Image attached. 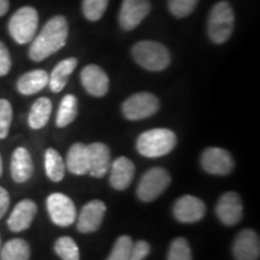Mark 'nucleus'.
<instances>
[{
  "label": "nucleus",
  "mask_w": 260,
  "mask_h": 260,
  "mask_svg": "<svg viewBox=\"0 0 260 260\" xmlns=\"http://www.w3.org/2000/svg\"><path fill=\"white\" fill-rule=\"evenodd\" d=\"M69 35V24L64 16H54L48 19L37 38L31 40L29 57L34 61L45 60L63 48Z\"/></svg>",
  "instance_id": "1"
},
{
  "label": "nucleus",
  "mask_w": 260,
  "mask_h": 260,
  "mask_svg": "<svg viewBox=\"0 0 260 260\" xmlns=\"http://www.w3.org/2000/svg\"><path fill=\"white\" fill-rule=\"evenodd\" d=\"M176 144L177 138L174 132L165 128H155L139 136L136 148L144 157L158 158L170 153Z\"/></svg>",
  "instance_id": "2"
},
{
  "label": "nucleus",
  "mask_w": 260,
  "mask_h": 260,
  "mask_svg": "<svg viewBox=\"0 0 260 260\" xmlns=\"http://www.w3.org/2000/svg\"><path fill=\"white\" fill-rule=\"evenodd\" d=\"M132 54L136 63L146 70L161 71L167 69L171 61L170 52L157 41H140L134 45Z\"/></svg>",
  "instance_id": "3"
},
{
  "label": "nucleus",
  "mask_w": 260,
  "mask_h": 260,
  "mask_svg": "<svg viewBox=\"0 0 260 260\" xmlns=\"http://www.w3.org/2000/svg\"><path fill=\"white\" fill-rule=\"evenodd\" d=\"M235 15L228 2H219L213 6L209 17V37L214 44H224L234 30Z\"/></svg>",
  "instance_id": "4"
},
{
  "label": "nucleus",
  "mask_w": 260,
  "mask_h": 260,
  "mask_svg": "<svg viewBox=\"0 0 260 260\" xmlns=\"http://www.w3.org/2000/svg\"><path fill=\"white\" fill-rule=\"evenodd\" d=\"M39 27L38 11L31 6L18 9L9 22V32L19 45L30 42L35 38Z\"/></svg>",
  "instance_id": "5"
},
{
  "label": "nucleus",
  "mask_w": 260,
  "mask_h": 260,
  "mask_svg": "<svg viewBox=\"0 0 260 260\" xmlns=\"http://www.w3.org/2000/svg\"><path fill=\"white\" fill-rule=\"evenodd\" d=\"M170 182L171 177L165 169H149L139 182L138 189H136L139 199L145 203L155 200L167 190Z\"/></svg>",
  "instance_id": "6"
},
{
  "label": "nucleus",
  "mask_w": 260,
  "mask_h": 260,
  "mask_svg": "<svg viewBox=\"0 0 260 260\" xmlns=\"http://www.w3.org/2000/svg\"><path fill=\"white\" fill-rule=\"evenodd\" d=\"M159 106H160V103L154 94L142 92L129 96L123 103L122 111L129 121H140L157 113Z\"/></svg>",
  "instance_id": "7"
},
{
  "label": "nucleus",
  "mask_w": 260,
  "mask_h": 260,
  "mask_svg": "<svg viewBox=\"0 0 260 260\" xmlns=\"http://www.w3.org/2000/svg\"><path fill=\"white\" fill-rule=\"evenodd\" d=\"M46 206L50 218L58 226H69L76 219V207L69 197L61 193L48 195Z\"/></svg>",
  "instance_id": "8"
},
{
  "label": "nucleus",
  "mask_w": 260,
  "mask_h": 260,
  "mask_svg": "<svg viewBox=\"0 0 260 260\" xmlns=\"http://www.w3.org/2000/svg\"><path fill=\"white\" fill-rule=\"evenodd\" d=\"M201 167L211 175L225 176L234 169V159L225 149L219 147H209L201 154Z\"/></svg>",
  "instance_id": "9"
},
{
  "label": "nucleus",
  "mask_w": 260,
  "mask_h": 260,
  "mask_svg": "<svg viewBox=\"0 0 260 260\" xmlns=\"http://www.w3.org/2000/svg\"><path fill=\"white\" fill-rule=\"evenodd\" d=\"M151 11L149 0H123L119 10V25L124 30H133Z\"/></svg>",
  "instance_id": "10"
},
{
  "label": "nucleus",
  "mask_w": 260,
  "mask_h": 260,
  "mask_svg": "<svg viewBox=\"0 0 260 260\" xmlns=\"http://www.w3.org/2000/svg\"><path fill=\"white\" fill-rule=\"evenodd\" d=\"M216 213L225 225L232 226L239 223L243 216V205L240 195L234 191L224 193L217 203Z\"/></svg>",
  "instance_id": "11"
},
{
  "label": "nucleus",
  "mask_w": 260,
  "mask_h": 260,
  "mask_svg": "<svg viewBox=\"0 0 260 260\" xmlns=\"http://www.w3.org/2000/svg\"><path fill=\"white\" fill-rule=\"evenodd\" d=\"M206 206L204 201L193 195H183L175 203L174 216L181 223H195L204 218Z\"/></svg>",
  "instance_id": "12"
},
{
  "label": "nucleus",
  "mask_w": 260,
  "mask_h": 260,
  "mask_svg": "<svg viewBox=\"0 0 260 260\" xmlns=\"http://www.w3.org/2000/svg\"><path fill=\"white\" fill-rule=\"evenodd\" d=\"M81 82H82V86L87 90V93L95 98L106 95V93L109 92V76L98 65H87L81 71Z\"/></svg>",
  "instance_id": "13"
},
{
  "label": "nucleus",
  "mask_w": 260,
  "mask_h": 260,
  "mask_svg": "<svg viewBox=\"0 0 260 260\" xmlns=\"http://www.w3.org/2000/svg\"><path fill=\"white\" fill-rule=\"evenodd\" d=\"M233 253L236 260H259V236L252 229H245L236 236L233 245Z\"/></svg>",
  "instance_id": "14"
},
{
  "label": "nucleus",
  "mask_w": 260,
  "mask_h": 260,
  "mask_svg": "<svg viewBox=\"0 0 260 260\" xmlns=\"http://www.w3.org/2000/svg\"><path fill=\"white\" fill-rule=\"evenodd\" d=\"M106 212V205L100 200H93L84 205L77 218V229L83 234L94 233L102 225Z\"/></svg>",
  "instance_id": "15"
},
{
  "label": "nucleus",
  "mask_w": 260,
  "mask_h": 260,
  "mask_svg": "<svg viewBox=\"0 0 260 260\" xmlns=\"http://www.w3.org/2000/svg\"><path fill=\"white\" fill-rule=\"evenodd\" d=\"M38 213V206L30 199H24L16 205L8 219V226L11 232L21 233L31 225Z\"/></svg>",
  "instance_id": "16"
},
{
  "label": "nucleus",
  "mask_w": 260,
  "mask_h": 260,
  "mask_svg": "<svg viewBox=\"0 0 260 260\" xmlns=\"http://www.w3.org/2000/svg\"><path fill=\"white\" fill-rule=\"evenodd\" d=\"M89 171L90 176L102 178L109 172L111 167L110 148L102 142H94L88 146Z\"/></svg>",
  "instance_id": "17"
},
{
  "label": "nucleus",
  "mask_w": 260,
  "mask_h": 260,
  "mask_svg": "<svg viewBox=\"0 0 260 260\" xmlns=\"http://www.w3.org/2000/svg\"><path fill=\"white\" fill-rule=\"evenodd\" d=\"M34 164H32L31 155L24 147L15 149L11 158V176L17 183H25L32 176Z\"/></svg>",
  "instance_id": "18"
},
{
  "label": "nucleus",
  "mask_w": 260,
  "mask_h": 260,
  "mask_svg": "<svg viewBox=\"0 0 260 260\" xmlns=\"http://www.w3.org/2000/svg\"><path fill=\"white\" fill-rule=\"evenodd\" d=\"M134 174V162L125 157L117 158L111 167L110 184L117 190H124L133 182Z\"/></svg>",
  "instance_id": "19"
},
{
  "label": "nucleus",
  "mask_w": 260,
  "mask_h": 260,
  "mask_svg": "<svg viewBox=\"0 0 260 260\" xmlns=\"http://www.w3.org/2000/svg\"><path fill=\"white\" fill-rule=\"evenodd\" d=\"M77 63L79 61L76 58H67L54 67L51 75H48V86L52 92L59 93L65 88L70 75L76 69Z\"/></svg>",
  "instance_id": "20"
},
{
  "label": "nucleus",
  "mask_w": 260,
  "mask_h": 260,
  "mask_svg": "<svg viewBox=\"0 0 260 260\" xmlns=\"http://www.w3.org/2000/svg\"><path fill=\"white\" fill-rule=\"evenodd\" d=\"M46 86H48V74L41 69L29 71L17 81V90L23 95L37 94Z\"/></svg>",
  "instance_id": "21"
},
{
  "label": "nucleus",
  "mask_w": 260,
  "mask_h": 260,
  "mask_svg": "<svg viewBox=\"0 0 260 260\" xmlns=\"http://www.w3.org/2000/svg\"><path fill=\"white\" fill-rule=\"evenodd\" d=\"M67 168L74 175H84L89 171L88 146L75 144L70 147L67 155Z\"/></svg>",
  "instance_id": "22"
},
{
  "label": "nucleus",
  "mask_w": 260,
  "mask_h": 260,
  "mask_svg": "<svg viewBox=\"0 0 260 260\" xmlns=\"http://www.w3.org/2000/svg\"><path fill=\"white\" fill-rule=\"evenodd\" d=\"M52 112V103L48 98H39L31 105L28 116V124L31 129L39 130L47 124Z\"/></svg>",
  "instance_id": "23"
},
{
  "label": "nucleus",
  "mask_w": 260,
  "mask_h": 260,
  "mask_svg": "<svg viewBox=\"0 0 260 260\" xmlns=\"http://www.w3.org/2000/svg\"><path fill=\"white\" fill-rule=\"evenodd\" d=\"M30 247L23 239H12L3 246L0 260H29Z\"/></svg>",
  "instance_id": "24"
},
{
  "label": "nucleus",
  "mask_w": 260,
  "mask_h": 260,
  "mask_svg": "<svg viewBox=\"0 0 260 260\" xmlns=\"http://www.w3.org/2000/svg\"><path fill=\"white\" fill-rule=\"evenodd\" d=\"M77 112H79V103H77L76 96L73 94H67L61 99L59 109H58L56 118L57 126L64 128V126L71 124L76 118Z\"/></svg>",
  "instance_id": "25"
},
{
  "label": "nucleus",
  "mask_w": 260,
  "mask_h": 260,
  "mask_svg": "<svg viewBox=\"0 0 260 260\" xmlns=\"http://www.w3.org/2000/svg\"><path fill=\"white\" fill-rule=\"evenodd\" d=\"M45 171L47 177L53 182H60L64 178L65 165L56 149L48 148L45 152Z\"/></svg>",
  "instance_id": "26"
},
{
  "label": "nucleus",
  "mask_w": 260,
  "mask_h": 260,
  "mask_svg": "<svg viewBox=\"0 0 260 260\" xmlns=\"http://www.w3.org/2000/svg\"><path fill=\"white\" fill-rule=\"evenodd\" d=\"M54 251L61 260H80V249L69 236L59 237L54 243Z\"/></svg>",
  "instance_id": "27"
},
{
  "label": "nucleus",
  "mask_w": 260,
  "mask_h": 260,
  "mask_svg": "<svg viewBox=\"0 0 260 260\" xmlns=\"http://www.w3.org/2000/svg\"><path fill=\"white\" fill-rule=\"evenodd\" d=\"M109 0H83L82 11L84 17L90 22H96L105 14Z\"/></svg>",
  "instance_id": "28"
},
{
  "label": "nucleus",
  "mask_w": 260,
  "mask_h": 260,
  "mask_svg": "<svg viewBox=\"0 0 260 260\" xmlns=\"http://www.w3.org/2000/svg\"><path fill=\"white\" fill-rule=\"evenodd\" d=\"M168 260H193L190 246L186 239L177 237L171 242L168 253Z\"/></svg>",
  "instance_id": "29"
},
{
  "label": "nucleus",
  "mask_w": 260,
  "mask_h": 260,
  "mask_svg": "<svg viewBox=\"0 0 260 260\" xmlns=\"http://www.w3.org/2000/svg\"><path fill=\"white\" fill-rule=\"evenodd\" d=\"M133 245L134 242H133L132 237L126 235L118 237L107 260H129Z\"/></svg>",
  "instance_id": "30"
},
{
  "label": "nucleus",
  "mask_w": 260,
  "mask_h": 260,
  "mask_svg": "<svg viewBox=\"0 0 260 260\" xmlns=\"http://www.w3.org/2000/svg\"><path fill=\"white\" fill-rule=\"evenodd\" d=\"M199 0H168L169 10L175 17L184 18L197 8Z\"/></svg>",
  "instance_id": "31"
},
{
  "label": "nucleus",
  "mask_w": 260,
  "mask_h": 260,
  "mask_svg": "<svg viewBox=\"0 0 260 260\" xmlns=\"http://www.w3.org/2000/svg\"><path fill=\"white\" fill-rule=\"evenodd\" d=\"M12 106L9 100L0 99V140L8 138L12 122Z\"/></svg>",
  "instance_id": "32"
},
{
  "label": "nucleus",
  "mask_w": 260,
  "mask_h": 260,
  "mask_svg": "<svg viewBox=\"0 0 260 260\" xmlns=\"http://www.w3.org/2000/svg\"><path fill=\"white\" fill-rule=\"evenodd\" d=\"M11 65L12 60L8 47L5 46V44L0 41V77L9 74L10 69H11Z\"/></svg>",
  "instance_id": "33"
},
{
  "label": "nucleus",
  "mask_w": 260,
  "mask_h": 260,
  "mask_svg": "<svg viewBox=\"0 0 260 260\" xmlns=\"http://www.w3.org/2000/svg\"><path fill=\"white\" fill-rule=\"evenodd\" d=\"M151 252V247L146 241H138L133 245L129 260H144Z\"/></svg>",
  "instance_id": "34"
},
{
  "label": "nucleus",
  "mask_w": 260,
  "mask_h": 260,
  "mask_svg": "<svg viewBox=\"0 0 260 260\" xmlns=\"http://www.w3.org/2000/svg\"><path fill=\"white\" fill-rule=\"evenodd\" d=\"M10 206V195L5 188L0 187V219L5 216Z\"/></svg>",
  "instance_id": "35"
},
{
  "label": "nucleus",
  "mask_w": 260,
  "mask_h": 260,
  "mask_svg": "<svg viewBox=\"0 0 260 260\" xmlns=\"http://www.w3.org/2000/svg\"><path fill=\"white\" fill-rule=\"evenodd\" d=\"M9 8H10L9 0H0V17L4 16L6 12L9 11Z\"/></svg>",
  "instance_id": "36"
},
{
  "label": "nucleus",
  "mask_w": 260,
  "mask_h": 260,
  "mask_svg": "<svg viewBox=\"0 0 260 260\" xmlns=\"http://www.w3.org/2000/svg\"><path fill=\"white\" fill-rule=\"evenodd\" d=\"M3 175V160H2V155H0V177Z\"/></svg>",
  "instance_id": "37"
}]
</instances>
